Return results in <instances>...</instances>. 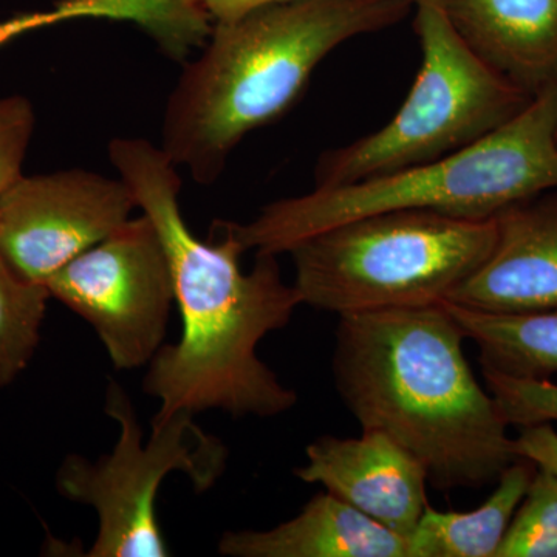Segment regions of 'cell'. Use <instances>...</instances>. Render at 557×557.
<instances>
[{
    "mask_svg": "<svg viewBox=\"0 0 557 557\" xmlns=\"http://www.w3.org/2000/svg\"><path fill=\"white\" fill-rule=\"evenodd\" d=\"M36 126L30 100L22 95L0 97V194L24 175V161Z\"/></svg>",
    "mask_w": 557,
    "mask_h": 557,
    "instance_id": "d6986e66",
    "label": "cell"
},
{
    "mask_svg": "<svg viewBox=\"0 0 557 557\" xmlns=\"http://www.w3.org/2000/svg\"><path fill=\"white\" fill-rule=\"evenodd\" d=\"M421 65L386 126L319 157L314 188H336L442 159L515 120L534 98L480 60L443 0H413Z\"/></svg>",
    "mask_w": 557,
    "mask_h": 557,
    "instance_id": "8992f818",
    "label": "cell"
},
{
    "mask_svg": "<svg viewBox=\"0 0 557 557\" xmlns=\"http://www.w3.org/2000/svg\"><path fill=\"white\" fill-rule=\"evenodd\" d=\"M50 298L46 284L22 276L0 256V387L35 357Z\"/></svg>",
    "mask_w": 557,
    "mask_h": 557,
    "instance_id": "2e32d148",
    "label": "cell"
},
{
    "mask_svg": "<svg viewBox=\"0 0 557 557\" xmlns=\"http://www.w3.org/2000/svg\"><path fill=\"white\" fill-rule=\"evenodd\" d=\"M135 208L120 177L79 168L22 175L0 194V256L22 276L46 284L123 226Z\"/></svg>",
    "mask_w": 557,
    "mask_h": 557,
    "instance_id": "9c48e42d",
    "label": "cell"
},
{
    "mask_svg": "<svg viewBox=\"0 0 557 557\" xmlns=\"http://www.w3.org/2000/svg\"><path fill=\"white\" fill-rule=\"evenodd\" d=\"M494 219L401 209L348 220L289 248L300 304L344 314L448 299L493 251Z\"/></svg>",
    "mask_w": 557,
    "mask_h": 557,
    "instance_id": "5b68a950",
    "label": "cell"
},
{
    "mask_svg": "<svg viewBox=\"0 0 557 557\" xmlns=\"http://www.w3.org/2000/svg\"><path fill=\"white\" fill-rule=\"evenodd\" d=\"M493 251L446 302L486 313L557 309V188L494 215Z\"/></svg>",
    "mask_w": 557,
    "mask_h": 557,
    "instance_id": "8fae6325",
    "label": "cell"
},
{
    "mask_svg": "<svg viewBox=\"0 0 557 557\" xmlns=\"http://www.w3.org/2000/svg\"><path fill=\"white\" fill-rule=\"evenodd\" d=\"M410 13L413 0H287L214 22L168 98L161 149L194 182L212 185L247 135L295 104L333 50Z\"/></svg>",
    "mask_w": 557,
    "mask_h": 557,
    "instance_id": "3957f363",
    "label": "cell"
},
{
    "mask_svg": "<svg viewBox=\"0 0 557 557\" xmlns=\"http://www.w3.org/2000/svg\"><path fill=\"white\" fill-rule=\"evenodd\" d=\"M113 16L112 0H58L49 10L16 14L0 21V47L27 33L62 24V22L87 20H110Z\"/></svg>",
    "mask_w": 557,
    "mask_h": 557,
    "instance_id": "ffe728a7",
    "label": "cell"
},
{
    "mask_svg": "<svg viewBox=\"0 0 557 557\" xmlns=\"http://www.w3.org/2000/svg\"><path fill=\"white\" fill-rule=\"evenodd\" d=\"M97 333L116 370L150 364L164 346L175 304L170 259L148 215L70 260L46 282Z\"/></svg>",
    "mask_w": 557,
    "mask_h": 557,
    "instance_id": "ba28073f",
    "label": "cell"
},
{
    "mask_svg": "<svg viewBox=\"0 0 557 557\" xmlns=\"http://www.w3.org/2000/svg\"><path fill=\"white\" fill-rule=\"evenodd\" d=\"M519 429V435L515 438L518 456L557 478V431L553 423L530 424Z\"/></svg>",
    "mask_w": 557,
    "mask_h": 557,
    "instance_id": "44dd1931",
    "label": "cell"
},
{
    "mask_svg": "<svg viewBox=\"0 0 557 557\" xmlns=\"http://www.w3.org/2000/svg\"><path fill=\"white\" fill-rule=\"evenodd\" d=\"M555 91H556V109H557V84L555 87ZM556 139H557V115H556Z\"/></svg>",
    "mask_w": 557,
    "mask_h": 557,
    "instance_id": "603a6c76",
    "label": "cell"
},
{
    "mask_svg": "<svg viewBox=\"0 0 557 557\" xmlns=\"http://www.w3.org/2000/svg\"><path fill=\"white\" fill-rule=\"evenodd\" d=\"M333 376L362 431L408 449L435 490H478L519 460L491 392L475 379L467 339L445 304L344 314Z\"/></svg>",
    "mask_w": 557,
    "mask_h": 557,
    "instance_id": "7a4b0ae2",
    "label": "cell"
},
{
    "mask_svg": "<svg viewBox=\"0 0 557 557\" xmlns=\"http://www.w3.org/2000/svg\"><path fill=\"white\" fill-rule=\"evenodd\" d=\"M109 160L159 231L182 317L178 343L160 348L143 386L160 401L153 420L211 409L270 418L295 408L298 394L259 358L263 338L284 329L302 306L293 284L282 278L277 256L256 255L245 273V249L228 222L215 223L211 239H199L180 209L178 166L161 146L115 138Z\"/></svg>",
    "mask_w": 557,
    "mask_h": 557,
    "instance_id": "6da1fadb",
    "label": "cell"
},
{
    "mask_svg": "<svg viewBox=\"0 0 557 557\" xmlns=\"http://www.w3.org/2000/svg\"><path fill=\"white\" fill-rule=\"evenodd\" d=\"M295 475L406 539L429 507L426 468L379 431H362L359 437L322 435L307 446L306 463Z\"/></svg>",
    "mask_w": 557,
    "mask_h": 557,
    "instance_id": "30bf717a",
    "label": "cell"
},
{
    "mask_svg": "<svg viewBox=\"0 0 557 557\" xmlns=\"http://www.w3.org/2000/svg\"><path fill=\"white\" fill-rule=\"evenodd\" d=\"M219 553L230 557H408V539L325 491L281 525L228 531L220 537Z\"/></svg>",
    "mask_w": 557,
    "mask_h": 557,
    "instance_id": "4fadbf2b",
    "label": "cell"
},
{
    "mask_svg": "<svg viewBox=\"0 0 557 557\" xmlns=\"http://www.w3.org/2000/svg\"><path fill=\"white\" fill-rule=\"evenodd\" d=\"M106 413L119 424L115 448L97 461L69 454L57 472L58 493L97 512L98 533L87 556H170L157 515L161 483L182 472L199 493L211 490L225 471L228 449L186 410L153 420L145 443L131 398L113 380Z\"/></svg>",
    "mask_w": 557,
    "mask_h": 557,
    "instance_id": "52a82bcc",
    "label": "cell"
},
{
    "mask_svg": "<svg viewBox=\"0 0 557 557\" xmlns=\"http://www.w3.org/2000/svg\"><path fill=\"white\" fill-rule=\"evenodd\" d=\"M496 557H557V478L536 468Z\"/></svg>",
    "mask_w": 557,
    "mask_h": 557,
    "instance_id": "e0dca14e",
    "label": "cell"
},
{
    "mask_svg": "<svg viewBox=\"0 0 557 557\" xmlns=\"http://www.w3.org/2000/svg\"><path fill=\"white\" fill-rule=\"evenodd\" d=\"M212 22L234 20L248 11L287 0H196Z\"/></svg>",
    "mask_w": 557,
    "mask_h": 557,
    "instance_id": "7402d4cb",
    "label": "cell"
},
{
    "mask_svg": "<svg viewBox=\"0 0 557 557\" xmlns=\"http://www.w3.org/2000/svg\"><path fill=\"white\" fill-rule=\"evenodd\" d=\"M534 472L536 465L519 458L472 511H438L429 505L408 537V557H496Z\"/></svg>",
    "mask_w": 557,
    "mask_h": 557,
    "instance_id": "5bb4252c",
    "label": "cell"
},
{
    "mask_svg": "<svg viewBox=\"0 0 557 557\" xmlns=\"http://www.w3.org/2000/svg\"><path fill=\"white\" fill-rule=\"evenodd\" d=\"M555 87L534 98L515 120L474 145L336 188L271 201L248 223H230L245 251L284 255L298 242L376 212H440L490 220L509 205L557 188Z\"/></svg>",
    "mask_w": 557,
    "mask_h": 557,
    "instance_id": "277c9868",
    "label": "cell"
},
{
    "mask_svg": "<svg viewBox=\"0 0 557 557\" xmlns=\"http://www.w3.org/2000/svg\"><path fill=\"white\" fill-rule=\"evenodd\" d=\"M486 388L496 399L508 426L557 421V384L549 380L520 379L482 368Z\"/></svg>",
    "mask_w": 557,
    "mask_h": 557,
    "instance_id": "ac0fdd59",
    "label": "cell"
},
{
    "mask_svg": "<svg viewBox=\"0 0 557 557\" xmlns=\"http://www.w3.org/2000/svg\"><path fill=\"white\" fill-rule=\"evenodd\" d=\"M443 304L467 339L478 344L482 368L520 379L548 380L557 373V309L486 313Z\"/></svg>",
    "mask_w": 557,
    "mask_h": 557,
    "instance_id": "9a60e30c",
    "label": "cell"
},
{
    "mask_svg": "<svg viewBox=\"0 0 557 557\" xmlns=\"http://www.w3.org/2000/svg\"><path fill=\"white\" fill-rule=\"evenodd\" d=\"M469 49L536 98L557 84V0H443Z\"/></svg>",
    "mask_w": 557,
    "mask_h": 557,
    "instance_id": "7c38bea8",
    "label": "cell"
}]
</instances>
